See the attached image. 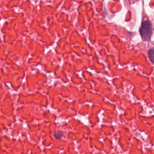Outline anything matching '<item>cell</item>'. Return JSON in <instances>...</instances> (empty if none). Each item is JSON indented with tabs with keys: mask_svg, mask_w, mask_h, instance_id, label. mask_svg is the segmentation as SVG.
Instances as JSON below:
<instances>
[{
	"mask_svg": "<svg viewBox=\"0 0 154 154\" xmlns=\"http://www.w3.org/2000/svg\"><path fill=\"white\" fill-rule=\"evenodd\" d=\"M140 33L142 39L144 41H148L151 37L152 33V25L148 20H144L140 29Z\"/></svg>",
	"mask_w": 154,
	"mask_h": 154,
	"instance_id": "1",
	"label": "cell"
},
{
	"mask_svg": "<svg viewBox=\"0 0 154 154\" xmlns=\"http://www.w3.org/2000/svg\"><path fill=\"white\" fill-rule=\"evenodd\" d=\"M148 55L150 61L154 63V48H150L148 51Z\"/></svg>",
	"mask_w": 154,
	"mask_h": 154,
	"instance_id": "2",
	"label": "cell"
},
{
	"mask_svg": "<svg viewBox=\"0 0 154 154\" xmlns=\"http://www.w3.org/2000/svg\"><path fill=\"white\" fill-rule=\"evenodd\" d=\"M63 132H58L57 133L55 134V137L57 138H60L62 136H63Z\"/></svg>",
	"mask_w": 154,
	"mask_h": 154,
	"instance_id": "3",
	"label": "cell"
}]
</instances>
